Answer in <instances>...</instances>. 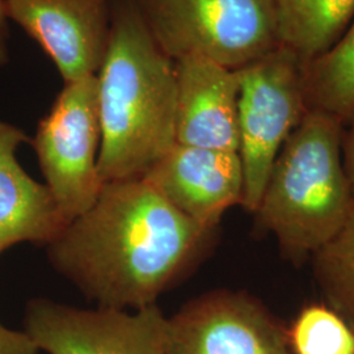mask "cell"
I'll return each instance as SVG.
<instances>
[{
	"label": "cell",
	"mask_w": 354,
	"mask_h": 354,
	"mask_svg": "<svg viewBox=\"0 0 354 354\" xmlns=\"http://www.w3.org/2000/svg\"><path fill=\"white\" fill-rule=\"evenodd\" d=\"M213 231L142 177L111 181L48 244V257L97 307L137 311L156 304L188 272Z\"/></svg>",
	"instance_id": "obj_1"
},
{
	"label": "cell",
	"mask_w": 354,
	"mask_h": 354,
	"mask_svg": "<svg viewBox=\"0 0 354 354\" xmlns=\"http://www.w3.org/2000/svg\"><path fill=\"white\" fill-rule=\"evenodd\" d=\"M102 183L140 178L176 145L175 62L150 32L138 0H113L97 73Z\"/></svg>",
	"instance_id": "obj_2"
},
{
	"label": "cell",
	"mask_w": 354,
	"mask_h": 354,
	"mask_svg": "<svg viewBox=\"0 0 354 354\" xmlns=\"http://www.w3.org/2000/svg\"><path fill=\"white\" fill-rule=\"evenodd\" d=\"M342 122L306 111L272 167L257 210L292 260H304L342 227L354 200L342 159Z\"/></svg>",
	"instance_id": "obj_3"
},
{
	"label": "cell",
	"mask_w": 354,
	"mask_h": 354,
	"mask_svg": "<svg viewBox=\"0 0 354 354\" xmlns=\"http://www.w3.org/2000/svg\"><path fill=\"white\" fill-rule=\"evenodd\" d=\"M152 36L177 61L201 57L238 71L281 46L274 0H138Z\"/></svg>",
	"instance_id": "obj_4"
},
{
	"label": "cell",
	"mask_w": 354,
	"mask_h": 354,
	"mask_svg": "<svg viewBox=\"0 0 354 354\" xmlns=\"http://www.w3.org/2000/svg\"><path fill=\"white\" fill-rule=\"evenodd\" d=\"M304 67L294 51L281 45L238 70L239 156L244 174L241 205L250 213L257 210L279 150L306 113Z\"/></svg>",
	"instance_id": "obj_5"
},
{
	"label": "cell",
	"mask_w": 354,
	"mask_h": 354,
	"mask_svg": "<svg viewBox=\"0 0 354 354\" xmlns=\"http://www.w3.org/2000/svg\"><path fill=\"white\" fill-rule=\"evenodd\" d=\"M100 140L97 77L66 83L32 142L45 185L66 225L86 213L100 194Z\"/></svg>",
	"instance_id": "obj_6"
},
{
	"label": "cell",
	"mask_w": 354,
	"mask_h": 354,
	"mask_svg": "<svg viewBox=\"0 0 354 354\" xmlns=\"http://www.w3.org/2000/svg\"><path fill=\"white\" fill-rule=\"evenodd\" d=\"M160 308H77L45 298L26 304L24 330L48 354H167Z\"/></svg>",
	"instance_id": "obj_7"
},
{
	"label": "cell",
	"mask_w": 354,
	"mask_h": 354,
	"mask_svg": "<svg viewBox=\"0 0 354 354\" xmlns=\"http://www.w3.org/2000/svg\"><path fill=\"white\" fill-rule=\"evenodd\" d=\"M167 354H292L279 322L241 291L201 295L165 319Z\"/></svg>",
	"instance_id": "obj_8"
},
{
	"label": "cell",
	"mask_w": 354,
	"mask_h": 354,
	"mask_svg": "<svg viewBox=\"0 0 354 354\" xmlns=\"http://www.w3.org/2000/svg\"><path fill=\"white\" fill-rule=\"evenodd\" d=\"M112 3L6 0V13L50 57L66 84L97 75L108 49Z\"/></svg>",
	"instance_id": "obj_9"
},
{
	"label": "cell",
	"mask_w": 354,
	"mask_h": 354,
	"mask_svg": "<svg viewBox=\"0 0 354 354\" xmlns=\"http://www.w3.org/2000/svg\"><path fill=\"white\" fill-rule=\"evenodd\" d=\"M180 213L214 230L231 206L243 201L239 152L176 143L142 177Z\"/></svg>",
	"instance_id": "obj_10"
},
{
	"label": "cell",
	"mask_w": 354,
	"mask_h": 354,
	"mask_svg": "<svg viewBox=\"0 0 354 354\" xmlns=\"http://www.w3.org/2000/svg\"><path fill=\"white\" fill-rule=\"evenodd\" d=\"M174 62L176 143L239 152V73L201 57Z\"/></svg>",
	"instance_id": "obj_11"
},
{
	"label": "cell",
	"mask_w": 354,
	"mask_h": 354,
	"mask_svg": "<svg viewBox=\"0 0 354 354\" xmlns=\"http://www.w3.org/2000/svg\"><path fill=\"white\" fill-rule=\"evenodd\" d=\"M26 142L23 130L0 121V253L20 243L48 245L67 226L49 188L17 160Z\"/></svg>",
	"instance_id": "obj_12"
},
{
	"label": "cell",
	"mask_w": 354,
	"mask_h": 354,
	"mask_svg": "<svg viewBox=\"0 0 354 354\" xmlns=\"http://www.w3.org/2000/svg\"><path fill=\"white\" fill-rule=\"evenodd\" d=\"M279 42L307 64L336 45L354 19V0H274Z\"/></svg>",
	"instance_id": "obj_13"
},
{
	"label": "cell",
	"mask_w": 354,
	"mask_h": 354,
	"mask_svg": "<svg viewBox=\"0 0 354 354\" xmlns=\"http://www.w3.org/2000/svg\"><path fill=\"white\" fill-rule=\"evenodd\" d=\"M306 111L328 114L342 124L354 115V19L340 41L304 64Z\"/></svg>",
	"instance_id": "obj_14"
},
{
	"label": "cell",
	"mask_w": 354,
	"mask_h": 354,
	"mask_svg": "<svg viewBox=\"0 0 354 354\" xmlns=\"http://www.w3.org/2000/svg\"><path fill=\"white\" fill-rule=\"evenodd\" d=\"M313 256L317 283L329 308L354 330V203L342 227Z\"/></svg>",
	"instance_id": "obj_15"
},
{
	"label": "cell",
	"mask_w": 354,
	"mask_h": 354,
	"mask_svg": "<svg viewBox=\"0 0 354 354\" xmlns=\"http://www.w3.org/2000/svg\"><path fill=\"white\" fill-rule=\"evenodd\" d=\"M292 354H354V330L326 306H310L291 329Z\"/></svg>",
	"instance_id": "obj_16"
},
{
	"label": "cell",
	"mask_w": 354,
	"mask_h": 354,
	"mask_svg": "<svg viewBox=\"0 0 354 354\" xmlns=\"http://www.w3.org/2000/svg\"><path fill=\"white\" fill-rule=\"evenodd\" d=\"M36 342L26 330L8 328L0 322V354H38Z\"/></svg>",
	"instance_id": "obj_17"
},
{
	"label": "cell",
	"mask_w": 354,
	"mask_h": 354,
	"mask_svg": "<svg viewBox=\"0 0 354 354\" xmlns=\"http://www.w3.org/2000/svg\"><path fill=\"white\" fill-rule=\"evenodd\" d=\"M342 159L344 172L354 200V115L352 117L351 127L345 134L342 133Z\"/></svg>",
	"instance_id": "obj_18"
},
{
	"label": "cell",
	"mask_w": 354,
	"mask_h": 354,
	"mask_svg": "<svg viewBox=\"0 0 354 354\" xmlns=\"http://www.w3.org/2000/svg\"><path fill=\"white\" fill-rule=\"evenodd\" d=\"M8 17L6 13V0H0V64L8 61Z\"/></svg>",
	"instance_id": "obj_19"
}]
</instances>
